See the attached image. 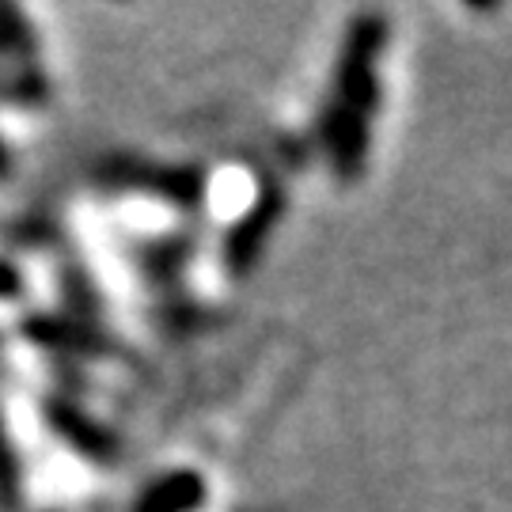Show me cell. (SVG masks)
I'll return each mask as SVG.
<instances>
[{
	"label": "cell",
	"mask_w": 512,
	"mask_h": 512,
	"mask_svg": "<svg viewBox=\"0 0 512 512\" xmlns=\"http://www.w3.org/2000/svg\"><path fill=\"white\" fill-rule=\"evenodd\" d=\"M387 42V23L380 16H357L349 23L338 69H334V103L323 118V145L330 171L342 183H357L365 175L368 145H372V114L380 107V73L376 57Z\"/></svg>",
	"instance_id": "6da1fadb"
},
{
	"label": "cell",
	"mask_w": 512,
	"mask_h": 512,
	"mask_svg": "<svg viewBox=\"0 0 512 512\" xmlns=\"http://www.w3.org/2000/svg\"><path fill=\"white\" fill-rule=\"evenodd\" d=\"M281 209H285L281 190L277 186H262V194L247 209V217H239L232 236H228V266H232V274L243 277L255 266L262 247H266V239H270V232H274L277 220H281Z\"/></svg>",
	"instance_id": "7a4b0ae2"
},
{
	"label": "cell",
	"mask_w": 512,
	"mask_h": 512,
	"mask_svg": "<svg viewBox=\"0 0 512 512\" xmlns=\"http://www.w3.org/2000/svg\"><path fill=\"white\" fill-rule=\"evenodd\" d=\"M205 501V478L198 471H171L148 486L137 512H198Z\"/></svg>",
	"instance_id": "3957f363"
}]
</instances>
